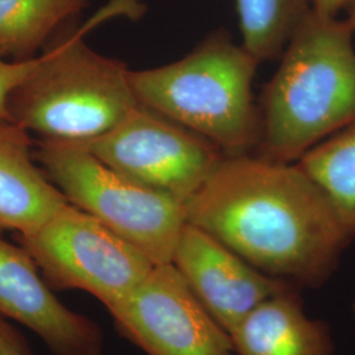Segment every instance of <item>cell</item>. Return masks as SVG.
Wrapping results in <instances>:
<instances>
[{
  "label": "cell",
  "instance_id": "obj_6",
  "mask_svg": "<svg viewBox=\"0 0 355 355\" xmlns=\"http://www.w3.org/2000/svg\"><path fill=\"white\" fill-rule=\"evenodd\" d=\"M17 242L51 290L87 292L108 311L155 266L132 243L70 203L40 228L19 234Z\"/></svg>",
  "mask_w": 355,
  "mask_h": 355
},
{
  "label": "cell",
  "instance_id": "obj_10",
  "mask_svg": "<svg viewBox=\"0 0 355 355\" xmlns=\"http://www.w3.org/2000/svg\"><path fill=\"white\" fill-rule=\"evenodd\" d=\"M171 263L228 333L254 308L292 284L263 274L189 223L179 236Z\"/></svg>",
  "mask_w": 355,
  "mask_h": 355
},
{
  "label": "cell",
  "instance_id": "obj_4",
  "mask_svg": "<svg viewBox=\"0 0 355 355\" xmlns=\"http://www.w3.org/2000/svg\"><path fill=\"white\" fill-rule=\"evenodd\" d=\"M259 62L217 29L175 62L130 70L137 101L211 141L225 155L257 150L262 116L254 99Z\"/></svg>",
  "mask_w": 355,
  "mask_h": 355
},
{
  "label": "cell",
  "instance_id": "obj_12",
  "mask_svg": "<svg viewBox=\"0 0 355 355\" xmlns=\"http://www.w3.org/2000/svg\"><path fill=\"white\" fill-rule=\"evenodd\" d=\"M297 286L268 297L242 318L230 338L239 355H333L329 328L308 318Z\"/></svg>",
  "mask_w": 355,
  "mask_h": 355
},
{
  "label": "cell",
  "instance_id": "obj_18",
  "mask_svg": "<svg viewBox=\"0 0 355 355\" xmlns=\"http://www.w3.org/2000/svg\"><path fill=\"white\" fill-rule=\"evenodd\" d=\"M353 0H312L313 10L322 16L338 17L343 11H347Z\"/></svg>",
  "mask_w": 355,
  "mask_h": 355
},
{
  "label": "cell",
  "instance_id": "obj_14",
  "mask_svg": "<svg viewBox=\"0 0 355 355\" xmlns=\"http://www.w3.org/2000/svg\"><path fill=\"white\" fill-rule=\"evenodd\" d=\"M328 198L355 239V123L320 142L297 161Z\"/></svg>",
  "mask_w": 355,
  "mask_h": 355
},
{
  "label": "cell",
  "instance_id": "obj_13",
  "mask_svg": "<svg viewBox=\"0 0 355 355\" xmlns=\"http://www.w3.org/2000/svg\"><path fill=\"white\" fill-rule=\"evenodd\" d=\"M89 0H0V49L13 61H31L78 19Z\"/></svg>",
  "mask_w": 355,
  "mask_h": 355
},
{
  "label": "cell",
  "instance_id": "obj_17",
  "mask_svg": "<svg viewBox=\"0 0 355 355\" xmlns=\"http://www.w3.org/2000/svg\"><path fill=\"white\" fill-rule=\"evenodd\" d=\"M0 355H33L23 334L0 318Z\"/></svg>",
  "mask_w": 355,
  "mask_h": 355
},
{
  "label": "cell",
  "instance_id": "obj_3",
  "mask_svg": "<svg viewBox=\"0 0 355 355\" xmlns=\"http://www.w3.org/2000/svg\"><path fill=\"white\" fill-rule=\"evenodd\" d=\"M114 13L108 8L80 26L74 20L53 37L37 67L10 95L13 123L45 140L89 142L139 108L130 69L85 41L89 31Z\"/></svg>",
  "mask_w": 355,
  "mask_h": 355
},
{
  "label": "cell",
  "instance_id": "obj_9",
  "mask_svg": "<svg viewBox=\"0 0 355 355\" xmlns=\"http://www.w3.org/2000/svg\"><path fill=\"white\" fill-rule=\"evenodd\" d=\"M0 318L32 330L51 355H102V329L69 309L21 245L0 237Z\"/></svg>",
  "mask_w": 355,
  "mask_h": 355
},
{
  "label": "cell",
  "instance_id": "obj_11",
  "mask_svg": "<svg viewBox=\"0 0 355 355\" xmlns=\"http://www.w3.org/2000/svg\"><path fill=\"white\" fill-rule=\"evenodd\" d=\"M29 132L0 117V229L40 228L69 202L36 165Z\"/></svg>",
  "mask_w": 355,
  "mask_h": 355
},
{
  "label": "cell",
  "instance_id": "obj_7",
  "mask_svg": "<svg viewBox=\"0 0 355 355\" xmlns=\"http://www.w3.org/2000/svg\"><path fill=\"white\" fill-rule=\"evenodd\" d=\"M79 144L120 174L183 204L225 155L203 136L142 104L111 132Z\"/></svg>",
  "mask_w": 355,
  "mask_h": 355
},
{
  "label": "cell",
  "instance_id": "obj_15",
  "mask_svg": "<svg viewBox=\"0 0 355 355\" xmlns=\"http://www.w3.org/2000/svg\"><path fill=\"white\" fill-rule=\"evenodd\" d=\"M242 46L262 64L280 60L293 33L313 11L312 0H234Z\"/></svg>",
  "mask_w": 355,
  "mask_h": 355
},
{
  "label": "cell",
  "instance_id": "obj_2",
  "mask_svg": "<svg viewBox=\"0 0 355 355\" xmlns=\"http://www.w3.org/2000/svg\"><path fill=\"white\" fill-rule=\"evenodd\" d=\"M346 19L315 10L293 33L262 89V139L255 154L295 164L355 123V48Z\"/></svg>",
  "mask_w": 355,
  "mask_h": 355
},
{
  "label": "cell",
  "instance_id": "obj_1",
  "mask_svg": "<svg viewBox=\"0 0 355 355\" xmlns=\"http://www.w3.org/2000/svg\"><path fill=\"white\" fill-rule=\"evenodd\" d=\"M184 207L189 224L297 287L328 282L353 240L300 166L255 153L224 155Z\"/></svg>",
  "mask_w": 355,
  "mask_h": 355
},
{
  "label": "cell",
  "instance_id": "obj_19",
  "mask_svg": "<svg viewBox=\"0 0 355 355\" xmlns=\"http://www.w3.org/2000/svg\"><path fill=\"white\" fill-rule=\"evenodd\" d=\"M347 16L345 17L347 21H349V24L353 26V29L355 31V0L352 1V4H350V7L347 8Z\"/></svg>",
  "mask_w": 355,
  "mask_h": 355
},
{
  "label": "cell",
  "instance_id": "obj_8",
  "mask_svg": "<svg viewBox=\"0 0 355 355\" xmlns=\"http://www.w3.org/2000/svg\"><path fill=\"white\" fill-rule=\"evenodd\" d=\"M119 331L148 355H239L227 330L173 263L155 265L108 311Z\"/></svg>",
  "mask_w": 355,
  "mask_h": 355
},
{
  "label": "cell",
  "instance_id": "obj_5",
  "mask_svg": "<svg viewBox=\"0 0 355 355\" xmlns=\"http://www.w3.org/2000/svg\"><path fill=\"white\" fill-rule=\"evenodd\" d=\"M35 157L66 200L99 220L154 265L171 263L186 207L105 165L79 142L40 141Z\"/></svg>",
  "mask_w": 355,
  "mask_h": 355
},
{
  "label": "cell",
  "instance_id": "obj_16",
  "mask_svg": "<svg viewBox=\"0 0 355 355\" xmlns=\"http://www.w3.org/2000/svg\"><path fill=\"white\" fill-rule=\"evenodd\" d=\"M40 61H41V55H38L31 61H13L0 49V117L1 119H10L7 104H8L11 92L37 67Z\"/></svg>",
  "mask_w": 355,
  "mask_h": 355
}]
</instances>
